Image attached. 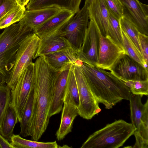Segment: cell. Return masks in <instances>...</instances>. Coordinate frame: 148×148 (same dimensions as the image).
I'll list each match as a JSON object with an SVG mask.
<instances>
[{"label": "cell", "instance_id": "obj_1", "mask_svg": "<svg viewBox=\"0 0 148 148\" xmlns=\"http://www.w3.org/2000/svg\"><path fill=\"white\" fill-rule=\"evenodd\" d=\"M34 64L33 107L29 136L38 141L49 123L53 87L59 72L50 67L44 56L37 57Z\"/></svg>", "mask_w": 148, "mask_h": 148}, {"label": "cell", "instance_id": "obj_2", "mask_svg": "<svg viewBox=\"0 0 148 148\" xmlns=\"http://www.w3.org/2000/svg\"><path fill=\"white\" fill-rule=\"evenodd\" d=\"M80 66L91 91L106 109L112 108L123 100H129L130 88L110 71L83 62Z\"/></svg>", "mask_w": 148, "mask_h": 148}, {"label": "cell", "instance_id": "obj_3", "mask_svg": "<svg viewBox=\"0 0 148 148\" xmlns=\"http://www.w3.org/2000/svg\"><path fill=\"white\" fill-rule=\"evenodd\" d=\"M33 32L21 20L4 28L0 34V85L7 82L18 48L25 39Z\"/></svg>", "mask_w": 148, "mask_h": 148}, {"label": "cell", "instance_id": "obj_4", "mask_svg": "<svg viewBox=\"0 0 148 148\" xmlns=\"http://www.w3.org/2000/svg\"><path fill=\"white\" fill-rule=\"evenodd\" d=\"M131 123L116 120L90 135L81 148H118L134 134Z\"/></svg>", "mask_w": 148, "mask_h": 148}, {"label": "cell", "instance_id": "obj_5", "mask_svg": "<svg viewBox=\"0 0 148 148\" xmlns=\"http://www.w3.org/2000/svg\"><path fill=\"white\" fill-rule=\"evenodd\" d=\"M40 40L33 32L24 40L18 48L14 66L10 73L7 85L12 90L14 88L21 75L27 67L35 59Z\"/></svg>", "mask_w": 148, "mask_h": 148}, {"label": "cell", "instance_id": "obj_6", "mask_svg": "<svg viewBox=\"0 0 148 148\" xmlns=\"http://www.w3.org/2000/svg\"><path fill=\"white\" fill-rule=\"evenodd\" d=\"M77 63L71 66L78 89L79 104L77 108L78 114L83 118L89 120L101 111L99 103L95 97L88 84L80 65Z\"/></svg>", "mask_w": 148, "mask_h": 148}, {"label": "cell", "instance_id": "obj_7", "mask_svg": "<svg viewBox=\"0 0 148 148\" xmlns=\"http://www.w3.org/2000/svg\"><path fill=\"white\" fill-rule=\"evenodd\" d=\"M34 64L32 62L21 75L14 88L11 90L10 104L20 122L29 95L33 88Z\"/></svg>", "mask_w": 148, "mask_h": 148}, {"label": "cell", "instance_id": "obj_8", "mask_svg": "<svg viewBox=\"0 0 148 148\" xmlns=\"http://www.w3.org/2000/svg\"><path fill=\"white\" fill-rule=\"evenodd\" d=\"M89 18L88 6L86 1L81 9L75 14L58 36L66 38L76 51L83 44Z\"/></svg>", "mask_w": 148, "mask_h": 148}, {"label": "cell", "instance_id": "obj_9", "mask_svg": "<svg viewBox=\"0 0 148 148\" xmlns=\"http://www.w3.org/2000/svg\"><path fill=\"white\" fill-rule=\"evenodd\" d=\"M99 36L98 60L95 66L110 71L119 59L127 53L109 36H103L99 29Z\"/></svg>", "mask_w": 148, "mask_h": 148}, {"label": "cell", "instance_id": "obj_10", "mask_svg": "<svg viewBox=\"0 0 148 148\" xmlns=\"http://www.w3.org/2000/svg\"><path fill=\"white\" fill-rule=\"evenodd\" d=\"M110 71L122 81L148 79V70L126 54L119 59Z\"/></svg>", "mask_w": 148, "mask_h": 148}, {"label": "cell", "instance_id": "obj_11", "mask_svg": "<svg viewBox=\"0 0 148 148\" xmlns=\"http://www.w3.org/2000/svg\"><path fill=\"white\" fill-rule=\"evenodd\" d=\"M99 29L95 22L90 20L82 45L76 51L78 59L83 63L96 65L99 48Z\"/></svg>", "mask_w": 148, "mask_h": 148}, {"label": "cell", "instance_id": "obj_12", "mask_svg": "<svg viewBox=\"0 0 148 148\" xmlns=\"http://www.w3.org/2000/svg\"><path fill=\"white\" fill-rule=\"evenodd\" d=\"M123 16L136 26L139 32L148 36V5L138 0H120Z\"/></svg>", "mask_w": 148, "mask_h": 148}, {"label": "cell", "instance_id": "obj_13", "mask_svg": "<svg viewBox=\"0 0 148 148\" xmlns=\"http://www.w3.org/2000/svg\"><path fill=\"white\" fill-rule=\"evenodd\" d=\"M75 14V13L70 11L62 10L34 33L40 38L58 36Z\"/></svg>", "mask_w": 148, "mask_h": 148}, {"label": "cell", "instance_id": "obj_14", "mask_svg": "<svg viewBox=\"0 0 148 148\" xmlns=\"http://www.w3.org/2000/svg\"><path fill=\"white\" fill-rule=\"evenodd\" d=\"M141 98L139 95L131 93L129 99L131 124L135 130L134 134L135 137L138 135L140 128L148 121V99L143 104Z\"/></svg>", "mask_w": 148, "mask_h": 148}, {"label": "cell", "instance_id": "obj_15", "mask_svg": "<svg viewBox=\"0 0 148 148\" xmlns=\"http://www.w3.org/2000/svg\"><path fill=\"white\" fill-rule=\"evenodd\" d=\"M69 70H65L59 72L55 79L49 110V115L50 118L59 113L62 109Z\"/></svg>", "mask_w": 148, "mask_h": 148}, {"label": "cell", "instance_id": "obj_16", "mask_svg": "<svg viewBox=\"0 0 148 148\" xmlns=\"http://www.w3.org/2000/svg\"><path fill=\"white\" fill-rule=\"evenodd\" d=\"M44 56L49 66L57 72L70 69L71 66L76 64L79 60L76 51L73 47L51 53Z\"/></svg>", "mask_w": 148, "mask_h": 148}, {"label": "cell", "instance_id": "obj_17", "mask_svg": "<svg viewBox=\"0 0 148 148\" xmlns=\"http://www.w3.org/2000/svg\"><path fill=\"white\" fill-rule=\"evenodd\" d=\"M62 9L55 7L31 10H26L21 20L34 32L37 29Z\"/></svg>", "mask_w": 148, "mask_h": 148}, {"label": "cell", "instance_id": "obj_18", "mask_svg": "<svg viewBox=\"0 0 148 148\" xmlns=\"http://www.w3.org/2000/svg\"><path fill=\"white\" fill-rule=\"evenodd\" d=\"M88 9L89 18L95 22L103 36H107L109 12L103 0H93Z\"/></svg>", "mask_w": 148, "mask_h": 148}, {"label": "cell", "instance_id": "obj_19", "mask_svg": "<svg viewBox=\"0 0 148 148\" xmlns=\"http://www.w3.org/2000/svg\"><path fill=\"white\" fill-rule=\"evenodd\" d=\"M82 0H30L26 5L27 10L55 7L66 10L75 14L80 10Z\"/></svg>", "mask_w": 148, "mask_h": 148}, {"label": "cell", "instance_id": "obj_20", "mask_svg": "<svg viewBox=\"0 0 148 148\" xmlns=\"http://www.w3.org/2000/svg\"><path fill=\"white\" fill-rule=\"evenodd\" d=\"M71 47H72L69 41L62 36H56L40 38L35 58Z\"/></svg>", "mask_w": 148, "mask_h": 148}, {"label": "cell", "instance_id": "obj_21", "mask_svg": "<svg viewBox=\"0 0 148 148\" xmlns=\"http://www.w3.org/2000/svg\"><path fill=\"white\" fill-rule=\"evenodd\" d=\"M62 109L60 126L56 134L58 141L71 132L74 120L78 115L77 108L69 103L64 102Z\"/></svg>", "mask_w": 148, "mask_h": 148}, {"label": "cell", "instance_id": "obj_22", "mask_svg": "<svg viewBox=\"0 0 148 148\" xmlns=\"http://www.w3.org/2000/svg\"><path fill=\"white\" fill-rule=\"evenodd\" d=\"M18 121L17 114L10 103L2 120L0 130V134L8 141L13 134L14 129Z\"/></svg>", "mask_w": 148, "mask_h": 148}, {"label": "cell", "instance_id": "obj_23", "mask_svg": "<svg viewBox=\"0 0 148 148\" xmlns=\"http://www.w3.org/2000/svg\"><path fill=\"white\" fill-rule=\"evenodd\" d=\"M71 66L69 72L64 101V102L69 103L77 108L79 104V95L75 75Z\"/></svg>", "mask_w": 148, "mask_h": 148}, {"label": "cell", "instance_id": "obj_24", "mask_svg": "<svg viewBox=\"0 0 148 148\" xmlns=\"http://www.w3.org/2000/svg\"><path fill=\"white\" fill-rule=\"evenodd\" d=\"M11 143L16 148H60L56 141L42 142L38 141L24 139L19 135L13 134L10 140Z\"/></svg>", "mask_w": 148, "mask_h": 148}, {"label": "cell", "instance_id": "obj_25", "mask_svg": "<svg viewBox=\"0 0 148 148\" xmlns=\"http://www.w3.org/2000/svg\"><path fill=\"white\" fill-rule=\"evenodd\" d=\"M34 97L33 88L29 95L20 121L21 128L20 135L23 137L29 136L33 113Z\"/></svg>", "mask_w": 148, "mask_h": 148}, {"label": "cell", "instance_id": "obj_26", "mask_svg": "<svg viewBox=\"0 0 148 148\" xmlns=\"http://www.w3.org/2000/svg\"><path fill=\"white\" fill-rule=\"evenodd\" d=\"M121 30L124 47L127 54L148 70V64L135 44L127 34L121 29Z\"/></svg>", "mask_w": 148, "mask_h": 148}, {"label": "cell", "instance_id": "obj_27", "mask_svg": "<svg viewBox=\"0 0 148 148\" xmlns=\"http://www.w3.org/2000/svg\"><path fill=\"white\" fill-rule=\"evenodd\" d=\"M108 36H109L125 51L123 46L120 19L117 18L110 13L108 18Z\"/></svg>", "mask_w": 148, "mask_h": 148}, {"label": "cell", "instance_id": "obj_28", "mask_svg": "<svg viewBox=\"0 0 148 148\" xmlns=\"http://www.w3.org/2000/svg\"><path fill=\"white\" fill-rule=\"evenodd\" d=\"M26 10L25 6L19 5L10 11L0 19V29L20 21L23 17Z\"/></svg>", "mask_w": 148, "mask_h": 148}, {"label": "cell", "instance_id": "obj_29", "mask_svg": "<svg viewBox=\"0 0 148 148\" xmlns=\"http://www.w3.org/2000/svg\"><path fill=\"white\" fill-rule=\"evenodd\" d=\"M120 22L121 29L130 37L143 56L139 39V32L136 26L123 17L120 19Z\"/></svg>", "mask_w": 148, "mask_h": 148}, {"label": "cell", "instance_id": "obj_30", "mask_svg": "<svg viewBox=\"0 0 148 148\" xmlns=\"http://www.w3.org/2000/svg\"><path fill=\"white\" fill-rule=\"evenodd\" d=\"M130 89L133 94L143 95H148V79L144 81H122Z\"/></svg>", "mask_w": 148, "mask_h": 148}, {"label": "cell", "instance_id": "obj_31", "mask_svg": "<svg viewBox=\"0 0 148 148\" xmlns=\"http://www.w3.org/2000/svg\"><path fill=\"white\" fill-rule=\"evenodd\" d=\"M10 89L7 84L0 85V130L5 113L10 103Z\"/></svg>", "mask_w": 148, "mask_h": 148}, {"label": "cell", "instance_id": "obj_32", "mask_svg": "<svg viewBox=\"0 0 148 148\" xmlns=\"http://www.w3.org/2000/svg\"><path fill=\"white\" fill-rule=\"evenodd\" d=\"M109 12L120 19L123 16V6L120 0H103Z\"/></svg>", "mask_w": 148, "mask_h": 148}, {"label": "cell", "instance_id": "obj_33", "mask_svg": "<svg viewBox=\"0 0 148 148\" xmlns=\"http://www.w3.org/2000/svg\"><path fill=\"white\" fill-rule=\"evenodd\" d=\"M19 5L16 0H0V19Z\"/></svg>", "mask_w": 148, "mask_h": 148}, {"label": "cell", "instance_id": "obj_34", "mask_svg": "<svg viewBox=\"0 0 148 148\" xmlns=\"http://www.w3.org/2000/svg\"><path fill=\"white\" fill-rule=\"evenodd\" d=\"M139 41L145 62L148 63V36L139 33Z\"/></svg>", "mask_w": 148, "mask_h": 148}, {"label": "cell", "instance_id": "obj_35", "mask_svg": "<svg viewBox=\"0 0 148 148\" xmlns=\"http://www.w3.org/2000/svg\"><path fill=\"white\" fill-rule=\"evenodd\" d=\"M0 148H16L0 134Z\"/></svg>", "mask_w": 148, "mask_h": 148}, {"label": "cell", "instance_id": "obj_36", "mask_svg": "<svg viewBox=\"0 0 148 148\" xmlns=\"http://www.w3.org/2000/svg\"><path fill=\"white\" fill-rule=\"evenodd\" d=\"M18 4L22 6L26 5L30 0H16Z\"/></svg>", "mask_w": 148, "mask_h": 148}, {"label": "cell", "instance_id": "obj_37", "mask_svg": "<svg viewBox=\"0 0 148 148\" xmlns=\"http://www.w3.org/2000/svg\"><path fill=\"white\" fill-rule=\"evenodd\" d=\"M93 0H85V1H86L88 6H89L90 4L91 3Z\"/></svg>", "mask_w": 148, "mask_h": 148}]
</instances>
